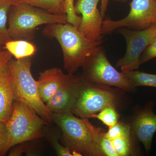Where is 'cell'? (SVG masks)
Wrapping results in <instances>:
<instances>
[{
  "label": "cell",
  "instance_id": "26",
  "mask_svg": "<svg viewBox=\"0 0 156 156\" xmlns=\"http://www.w3.org/2000/svg\"><path fill=\"white\" fill-rule=\"evenodd\" d=\"M156 57V35L140 58V64H143Z\"/></svg>",
  "mask_w": 156,
  "mask_h": 156
},
{
  "label": "cell",
  "instance_id": "30",
  "mask_svg": "<svg viewBox=\"0 0 156 156\" xmlns=\"http://www.w3.org/2000/svg\"><path fill=\"white\" fill-rule=\"evenodd\" d=\"M115 1L117 2H125L128 1V0H114Z\"/></svg>",
  "mask_w": 156,
  "mask_h": 156
},
{
  "label": "cell",
  "instance_id": "6",
  "mask_svg": "<svg viewBox=\"0 0 156 156\" xmlns=\"http://www.w3.org/2000/svg\"><path fill=\"white\" fill-rule=\"evenodd\" d=\"M82 68V77L89 83L113 86L128 92L135 88L122 72L112 65L101 47L87 59Z\"/></svg>",
  "mask_w": 156,
  "mask_h": 156
},
{
  "label": "cell",
  "instance_id": "16",
  "mask_svg": "<svg viewBox=\"0 0 156 156\" xmlns=\"http://www.w3.org/2000/svg\"><path fill=\"white\" fill-rule=\"evenodd\" d=\"M15 3L28 4L58 15H66L65 0H14Z\"/></svg>",
  "mask_w": 156,
  "mask_h": 156
},
{
  "label": "cell",
  "instance_id": "8",
  "mask_svg": "<svg viewBox=\"0 0 156 156\" xmlns=\"http://www.w3.org/2000/svg\"><path fill=\"white\" fill-rule=\"evenodd\" d=\"M126 17L119 20L105 19L102 23L103 34L121 27L142 30L156 25V0H132Z\"/></svg>",
  "mask_w": 156,
  "mask_h": 156
},
{
  "label": "cell",
  "instance_id": "12",
  "mask_svg": "<svg viewBox=\"0 0 156 156\" xmlns=\"http://www.w3.org/2000/svg\"><path fill=\"white\" fill-rule=\"evenodd\" d=\"M131 126L135 139L142 143L149 152L156 132V114L153 111V103L149 102L137 111Z\"/></svg>",
  "mask_w": 156,
  "mask_h": 156
},
{
  "label": "cell",
  "instance_id": "17",
  "mask_svg": "<svg viewBox=\"0 0 156 156\" xmlns=\"http://www.w3.org/2000/svg\"><path fill=\"white\" fill-rule=\"evenodd\" d=\"M14 0H0V46L11 40L8 30V15Z\"/></svg>",
  "mask_w": 156,
  "mask_h": 156
},
{
  "label": "cell",
  "instance_id": "11",
  "mask_svg": "<svg viewBox=\"0 0 156 156\" xmlns=\"http://www.w3.org/2000/svg\"><path fill=\"white\" fill-rule=\"evenodd\" d=\"M83 77L68 74L67 79L46 104L52 113L70 111L75 105Z\"/></svg>",
  "mask_w": 156,
  "mask_h": 156
},
{
  "label": "cell",
  "instance_id": "23",
  "mask_svg": "<svg viewBox=\"0 0 156 156\" xmlns=\"http://www.w3.org/2000/svg\"><path fill=\"white\" fill-rule=\"evenodd\" d=\"M111 140L118 156H127L132 154L131 136L116 138Z\"/></svg>",
  "mask_w": 156,
  "mask_h": 156
},
{
  "label": "cell",
  "instance_id": "7",
  "mask_svg": "<svg viewBox=\"0 0 156 156\" xmlns=\"http://www.w3.org/2000/svg\"><path fill=\"white\" fill-rule=\"evenodd\" d=\"M109 87L89 83L83 77L73 113L80 118L89 119L107 107L115 105L118 95Z\"/></svg>",
  "mask_w": 156,
  "mask_h": 156
},
{
  "label": "cell",
  "instance_id": "22",
  "mask_svg": "<svg viewBox=\"0 0 156 156\" xmlns=\"http://www.w3.org/2000/svg\"><path fill=\"white\" fill-rule=\"evenodd\" d=\"M131 125L119 121L113 126L108 128V131L105 132V135L109 139L113 140L131 136Z\"/></svg>",
  "mask_w": 156,
  "mask_h": 156
},
{
  "label": "cell",
  "instance_id": "1",
  "mask_svg": "<svg viewBox=\"0 0 156 156\" xmlns=\"http://www.w3.org/2000/svg\"><path fill=\"white\" fill-rule=\"evenodd\" d=\"M52 120L61 129L65 146L74 156H104L99 142L105 130L88 119L78 118L70 111L52 113Z\"/></svg>",
  "mask_w": 156,
  "mask_h": 156
},
{
  "label": "cell",
  "instance_id": "20",
  "mask_svg": "<svg viewBox=\"0 0 156 156\" xmlns=\"http://www.w3.org/2000/svg\"><path fill=\"white\" fill-rule=\"evenodd\" d=\"M49 125L45 126L44 129V137L49 141L50 144L59 156H74L70 150L64 145H62L59 142L58 137L52 129L48 128Z\"/></svg>",
  "mask_w": 156,
  "mask_h": 156
},
{
  "label": "cell",
  "instance_id": "9",
  "mask_svg": "<svg viewBox=\"0 0 156 156\" xmlns=\"http://www.w3.org/2000/svg\"><path fill=\"white\" fill-rule=\"evenodd\" d=\"M119 32L127 44L125 55L117 61L116 66L122 72L130 71L139 67L140 58L156 35V25L142 30L121 27Z\"/></svg>",
  "mask_w": 156,
  "mask_h": 156
},
{
  "label": "cell",
  "instance_id": "4",
  "mask_svg": "<svg viewBox=\"0 0 156 156\" xmlns=\"http://www.w3.org/2000/svg\"><path fill=\"white\" fill-rule=\"evenodd\" d=\"M32 57L11 59L9 67L14 91V101L24 102L33 109L49 124L53 122L52 113L39 94L37 80L31 73Z\"/></svg>",
  "mask_w": 156,
  "mask_h": 156
},
{
  "label": "cell",
  "instance_id": "18",
  "mask_svg": "<svg viewBox=\"0 0 156 156\" xmlns=\"http://www.w3.org/2000/svg\"><path fill=\"white\" fill-rule=\"evenodd\" d=\"M122 73L135 88L141 86L156 88V74L135 70Z\"/></svg>",
  "mask_w": 156,
  "mask_h": 156
},
{
  "label": "cell",
  "instance_id": "21",
  "mask_svg": "<svg viewBox=\"0 0 156 156\" xmlns=\"http://www.w3.org/2000/svg\"><path fill=\"white\" fill-rule=\"evenodd\" d=\"M92 118H95L100 120L109 128L119 122V115L116 108L115 105H111L93 115Z\"/></svg>",
  "mask_w": 156,
  "mask_h": 156
},
{
  "label": "cell",
  "instance_id": "25",
  "mask_svg": "<svg viewBox=\"0 0 156 156\" xmlns=\"http://www.w3.org/2000/svg\"><path fill=\"white\" fill-rule=\"evenodd\" d=\"M105 133L101 138L99 142V146L103 156H118L113 145L112 140L106 137Z\"/></svg>",
  "mask_w": 156,
  "mask_h": 156
},
{
  "label": "cell",
  "instance_id": "29",
  "mask_svg": "<svg viewBox=\"0 0 156 156\" xmlns=\"http://www.w3.org/2000/svg\"><path fill=\"white\" fill-rule=\"evenodd\" d=\"M100 13L102 17H104L105 13L107 10L109 0H100Z\"/></svg>",
  "mask_w": 156,
  "mask_h": 156
},
{
  "label": "cell",
  "instance_id": "28",
  "mask_svg": "<svg viewBox=\"0 0 156 156\" xmlns=\"http://www.w3.org/2000/svg\"><path fill=\"white\" fill-rule=\"evenodd\" d=\"M7 140V131L5 123L0 122V156Z\"/></svg>",
  "mask_w": 156,
  "mask_h": 156
},
{
  "label": "cell",
  "instance_id": "2",
  "mask_svg": "<svg viewBox=\"0 0 156 156\" xmlns=\"http://www.w3.org/2000/svg\"><path fill=\"white\" fill-rule=\"evenodd\" d=\"M42 34L55 38L62 50L63 67L68 74H73L87 59L101 47L102 41L90 40L69 23L47 24Z\"/></svg>",
  "mask_w": 156,
  "mask_h": 156
},
{
  "label": "cell",
  "instance_id": "15",
  "mask_svg": "<svg viewBox=\"0 0 156 156\" xmlns=\"http://www.w3.org/2000/svg\"><path fill=\"white\" fill-rule=\"evenodd\" d=\"M3 48L16 59L32 57L37 51L34 44L24 40L11 39L5 43Z\"/></svg>",
  "mask_w": 156,
  "mask_h": 156
},
{
  "label": "cell",
  "instance_id": "19",
  "mask_svg": "<svg viewBox=\"0 0 156 156\" xmlns=\"http://www.w3.org/2000/svg\"><path fill=\"white\" fill-rule=\"evenodd\" d=\"M38 139L25 141L15 145L9 154V156H36L38 154L41 148L37 140Z\"/></svg>",
  "mask_w": 156,
  "mask_h": 156
},
{
  "label": "cell",
  "instance_id": "13",
  "mask_svg": "<svg viewBox=\"0 0 156 156\" xmlns=\"http://www.w3.org/2000/svg\"><path fill=\"white\" fill-rule=\"evenodd\" d=\"M68 76L60 68L53 67L40 73L37 80L39 94L42 100L47 103L64 83Z\"/></svg>",
  "mask_w": 156,
  "mask_h": 156
},
{
  "label": "cell",
  "instance_id": "24",
  "mask_svg": "<svg viewBox=\"0 0 156 156\" xmlns=\"http://www.w3.org/2000/svg\"><path fill=\"white\" fill-rule=\"evenodd\" d=\"M66 11L68 23L78 28L81 21V16H79L75 11L74 0H65Z\"/></svg>",
  "mask_w": 156,
  "mask_h": 156
},
{
  "label": "cell",
  "instance_id": "5",
  "mask_svg": "<svg viewBox=\"0 0 156 156\" xmlns=\"http://www.w3.org/2000/svg\"><path fill=\"white\" fill-rule=\"evenodd\" d=\"M5 125L7 142L1 156L21 143L44 137V129L50 124L24 102L14 101L12 113Z\"/></svg>",
  "mask_w": 156,
  "mask_h": 156
},
{
  "label": "cell",
  "instance_id": "27",
  "mask_svg": "<svg viewBox=\"0 0 156 156\" xmlns=\"http://www.w3.org/2000/svg\"><path fill=\"white\" fill-rule=\"evenodd\" d=\"M12 55L0 46V74L8 67L10 61L12 59Z\"/></svg>",
  "mask_w": 156,
  "mask_h": 156
},
{
  "label": "cell",
  "instance_id": "10",
  "mask_svg": "<svg viewBox=\"0 0 156 156\" xmlns=\"http://www.w3.org/2000/svg\"><path fill=\"white\" fill-rule=\"evenodd\" d=\"M100 0H77L75 4V11L81 15L78 29L90 40L102 41L103 17L98 8Z\"/></svg>",
  "mask_w": 156,
  "mask_h": 156
},
{
  "label": "cell",
  "instance_id": "14",
  "mask_svg": "<svg viewBox=\"0 0 156 156\" xmlns=\"http://www.w3.org/2000/svg\"><path fill=\"white\" fill-rule=\"evenodd\" d=\"M14 91L9 67L0 74V122L6 124L13 110Z\"/></svg>",
  "mask_w": 156,
  "mask_h": 156
},
{
  "label": "cell",
  "instance_id": "3",
  "mask_svg": "<svg viewBox=\"0 0 156 156\" xmlns=\"http://www.w3.org/2000/svg\"><path fill=\"white\" fill-rule=\"evenodd\" d=\"M66 23V15L52 14L24 3H14L8 15V30L13 40L31 41L34 38L37 27L40 26Z\"/></svg>",
  "mask_w": 156,
  "mask_h": 156
}]
</instances>
